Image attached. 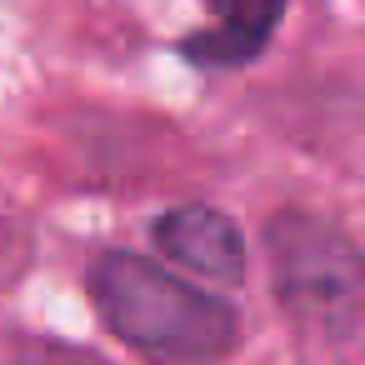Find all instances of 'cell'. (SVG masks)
Listing matches in <instances>:
<instances>
[{
    "label": "cell",
    "instance_id": "7a4b0ae2",
    "mask_svg": "<svg viewBox=\"0 0 365 365\" xmlns=\"http://www.w3.org/2000/svg\"><path fill=\"white\" fill-rule=\"evenodd\" d=\"M270 255L285 305H295L300 315H325L350 325L360 305V270L350 240L335 225H320L310 215H280L270 225Z\"/></svg>",
    "mask_w": 365,
    "mask_h": 365
},
{
    "label": "cell",
    "instance_id": "3957f363",
    "mask_svg": "<svg viewBox=\"0 0 365 365\" xmlns=\"http://www.w3.org/2000/svg\"><path fill=\"white\" fill-rule=\"evenodd\" d=\"M155 245L195 275H210V280H240L245 275V240L210 205H180V210L160 215Z\"/></svg>",
    "mask_w": 365,
    "mask_h": 365
},
{
    "label": "cell",
    "instance_id": "6da1fadb",
    "mask_svg": "<svg viewBox=\"0 0 365 365\" xmlns=\"http://www.w3.org/2000/svg\"><path fill=\"white\" fill-rule=\"evenodd\" d=\"M96 305L106 325L150 360H215L235 345V315L225 300L185 285L140 255H106L96 265Z\"/></svg>",
    "mask_w": 365,
    "mask_h": 365
},
{
    "label": "cell",
    "instance_id": "277c9868",
    "mask_svg": "<svg viewBox=\"0 0 365 365\" xmlns=\"http://www.w3.org/2000/svg\"><path fill=\"white\" fill-rule=\"evenodd\" d=\"M210 6H215V26L185 41V56L215 71L245 66L250 56H260V46L285 16V0H210Z\"/></svg>",
    "mask_w": 365,
    "mask_h": 365
}]
</instances>
